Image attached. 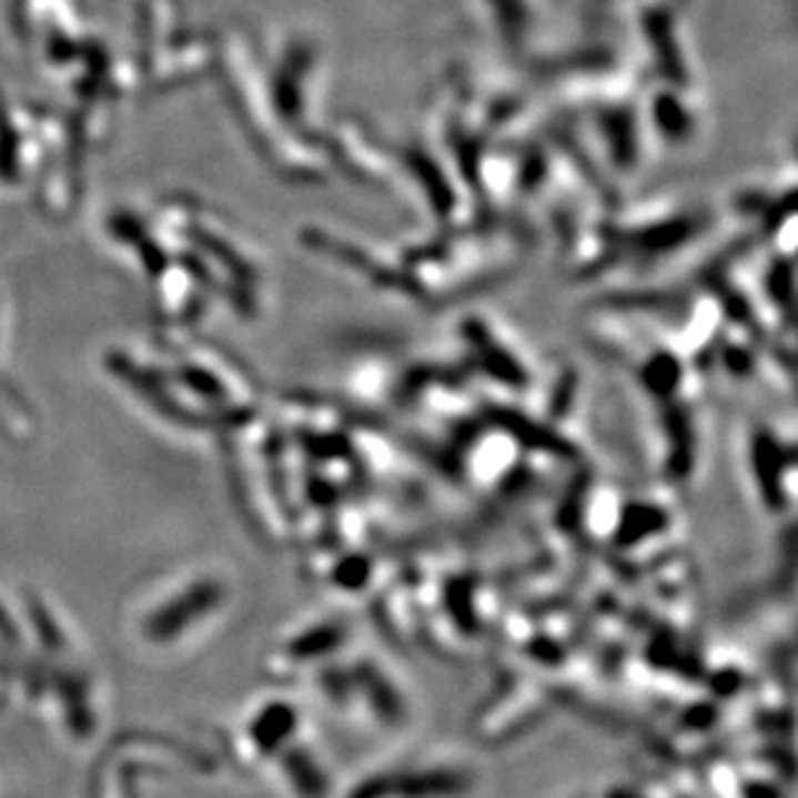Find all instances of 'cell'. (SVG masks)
<instances>
[{
  "label": "cell",
  "instance_id": "cell-1",
  "mask_svg": "<svg viewBox=\"0 0 798 798\" xmlns=\"http://www.w3.org/2000/svg\"><path fill=\"white\" fill-rule=\"evenodd\" d=\"M220 599H223V589L215 582H196L171 603H165L161 610H155L145 623V634L150 642L165 644L173 642L181 630H186L194 620L204 618Z\"/></svg>",
  "mask_w": 798,
  "mask_h": 798
},
{
  "label": "cell",
  "instance_id": "cell-2",
  "mask_svg": "<svg viewBox=\"0 0 798 798\" xmlns=\"http://www.w3.org/2000/svg\"><path fill=\"white\" fill-rule=\"evenodd\" d=\"M292 729H295V710L290 706H269L259 714L251 734H254L259 749L274 752L276 747L287 741Z\"/></svg>",
  "mask_w": 798,
  "mask_h": 798
}]
</instances>
